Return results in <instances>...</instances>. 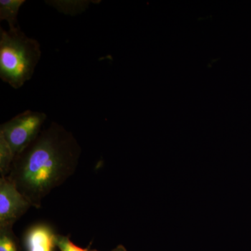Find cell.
<instances>
[{"instance_id": "8", "label": "cell", "mask_w": 251, "mask_h": 251, "mask_svg": "<svg viewBox=\"0 0 251 251\" xmlns=\"http://www.w3.org/2000/svg\"><path fill=\"white\" fill-rule=\"evenodd\" d=\"M0 251H20L13 227L0 228Z\"/></svg>"}, {"instance_id": "10", "label": "cell", "mask_w": 251, "mask_h": 251, "mask_svg": "<svg viewBox=\"0 0 251 251\" xmlns=\"http://www.w3.org/2000/svg\"><path fill=\"white\" fill-rule=\"evenodd\" d=\"M91 251H97V250H92ZM111 251H126V249H125V247H123L122 245H119L118 247L114 249L113 250Z\"/></svg>"}, {"instance_id": "1", "label": "cell", "mask_w": 251, "mask_h": 251, "mask_svg": "<svg viewBox=\"0 0 251 251\" xmlns=\"http://www.w3.org/2000/svg\"><path fill=\"white\" fill-rule=\"evenodd\" d=\"M81 153L82 148L72 132L52 122L15 156L6 177L31 206L40 209L50 193L75 173Z\"/></svg>"}, {"instance_id": "2", "label": "cell", "mask_w": 251, "mask_h": 251, "mask_svg": "<svg viewBox=\"0 0 251 251\" xmlns=\"http://www.w3.org/2000/svg\"><path fill=\"white\" fill-rule=\"evenodd\" d=\"M39 41L25 34L19 25L0 29V77L16 90L30 80L41 57Z\"/></svg>"}, {"instance_id": "5", "label": "cell", "mask_w": 251, "mask_h": 251, "mask_svg": "<svg viewBox=\"0 0 251 251\" xmlns=\"http://www.w3.org/2000/svg\"><path fill=\"white\" fill-rule=\"evenodd\" d=\"M57 234L46 223H37L29 226L23 235L26 251H54Z\"/></svg>"}, {"instance_id": "3", "label": "cell", "mask_w": 251, "mask_h": 251, "mask_svg": "<svg viewBox=\"0 0 251 251\" xmlns=\"http://www.w3.org/2000/svg\"><path fill=\"white\" fill-rule=\"evenodd\" d=\"M46 119L44 112L27 110L1 125L0 135L12 149L15 156L36 139Z\"/></svg>"}, {"instance_id": "6", "label": "cell", "mask_w": 251, "mask_h": 251, "mask_svg": "<svg viewBox=\"0 0 251 251\" xmlns=\"http://www.w3.org/2000/svg\"><path fill=\"white\" fill-rule=\"evenodd\" d=\"M25 0H1L0 1V20L9 24L10 29L18 27V14Z\"/></svg>"}, {"instance_id": "7", "label": "cell", "mask_w": 251, "mask_h": 251, "mask_svg": "<svg viewBox=\"0 0 251 251\" xmlns=\"http://www.w3.org/2000/svg\"><path fill=\"white\" fill-rule=\"evenodd\" d=\"M15 154L12 149L4 139L2 135H0V174L1 176H6L9 174Z\"/></svg>"}, {"instance_id": "4", "label": "cell", "mask_w": 251, "mask_h": 251, "mask_svg": "<svg viewBox=\"0 0 251 251\" xmlns=\"http://www.w3.org/2000/svg\"><path fill=\"white\" fill-rule=\"evenodd\" d=\"M31 207L30 203L20 193L6 176L0 178V228L13 227Z\"/></svg>"}, {"instance_id": "9", "label": "cell", "mask_w": 251, "mask_h": 251, "mask_svg": "<svg viewBox=\"0 0 251 251\" xmlns=\"http://www.w3.org/2000/svg\"><path fill=\"white\" fill-rule=\"evenodd\" d=\"M56 244L60 251H89L87 249H82L74 244L71 240L69 235L64 236L57 234L56 238Z\"/></svg>"}]
</instances>
